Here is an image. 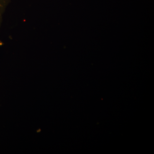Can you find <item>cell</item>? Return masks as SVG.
Returning a JSON list of instances; mask_svg holds the SVG:
<instances>
[{
    "label": "cell",
    "mask_w": 154,
    "mask_h": 154,
    "mask_svg": "<svg viewBox=\"0 0 154 154\" xmlns=\"http://www.w3.org/2000/svg\"><path fill=\"white\" fill-rule=\"evenodd\" d=\"M10 2V0H0V28L2 25L3 15Z\"/></svg>",
    "instance_id": "1"
}]
</instances>
